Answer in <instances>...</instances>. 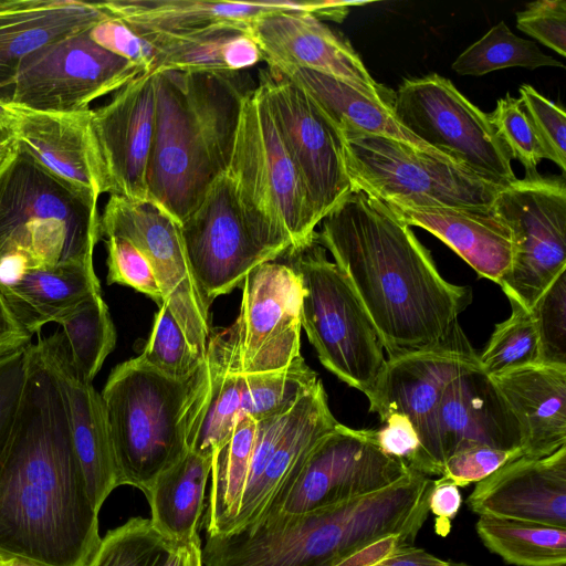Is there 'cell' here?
<instances>
[{
	"label": "cell",
	"mask_w": 566,
	"mask_h": 566,
	"mask_svg": "<svg viewBox=\"0 0 566 566\" xmlns=\"http://www.w3.org/2000/svg\"><path fill=\"white\" fill-rule=\"evenodd\" d=\"M107 249V284L130 286L153 298L159 306L164 296L150 264L144 254L126 238L103 235Z\"/></svg>",
	"instance_id": "45"
},
{
	"label": "cell",
	"mask_w": 566,
	"mask_h": 566,
	"mask_svg": "<svg viewBox=\"0 0 566 566\" xmlns=\"http://www.w3.org/2000/svg\"><path fill=\"white\" fill-rule=\"evenodd\" d=\"M172 547L149 518L135 516L101 538L86 566H165Z\"/></svg>",
	"instance_id": "40"
},
{
	"label": "cell",
	"mask_w": 566,
	"mask_h": 566,
	"mask_svg": "<svg viewBox=\"0 0 566 566\" xmlns=\"http://www.w3.org/2000/svg\"><path fill=\"white\" fill-rule=\"evenodd\" d=\"M317 380L302 356L280 369L242 375L241 416L248 415L259 422L284 415Z\"/></svg>",
	"instance_id": "38"
},
{
	"label": "cell",
	"mask_w": 566,
	"mask_h": 566,
	"mask_svg": "<svg viewBox=\"0 0 566 566\" xmlns=\"http://www.w3.org/2000/svg\"><path fill=\"white\" fill-rule=\"evenodd\" d=\"M206 360L209 389L190 430L188 448L212 459L230 438L241 416L242 375L228 370L218 332H211Z\"/></svg>",
	"instance_id": "35"
},
{
	"label": "cell",
	"mask_w": 566,
	"mask_h": 566,
	"mask_svg": "<svg viewBox=\"0 0 566 566\" xmlns=\"http://www.w3.org/2000/svg\"><path fill=\"white\" fill-rule=\"evenodd\" d=\"M302 296L301 280L286 263L266 262L245 276L238 318L218 331L229 371L275 370L301 356Z\"/></svg>",
	"instance_id": "13"
},
{
	"label": "cell",
	"mask_w": 566,
	"mask_h": 566,
	"mask_svg": "<svg viewBox=\"0 0 566 566\" xmlns=\"http://www.w3.org/2000/svg\"><path fill=\"white\" fill-rule=\"evenodd\" d=\"M0 291L33 336L48 323H60L90 297L101 294L94 265L67 262L31 268L20 254L0 258Z\"/></svg>",
	"instance_id": "26"
},
{
	"label": "cell",
	"mask_w": 566,
	"mask_h": 566,
	"mask_svg": "<svg viewBox=\"0 0 566 566\" xmlns=\"http://www.w3.org/2000/svg\"><path fill=\"white\" fill-rule=\"evenodd\" d=\"M410 470L380 449L375 429L338 422L310 452L276 513L302 514L360 497L390 486Z\"/></svg>",
	"instance_id": "17"
},
{
	"label": "cell",
	"mask_w": 566,
	"mask_h": 566,
	"mask_svg": "<svg viewBox=\"0 0 566 566\" xmlns=\"http://www.w3.org/2000/svg\"><path fill=\"white\" fill-rule=\"evenodd\" d=\"M207 360L190 377L174 379L139 357L118 364L101 392L118 482L148 492L189 450L188 438L206 400Z\"/></svg>",
	"instance_id": "5"
},
{
	"label": "cell",
	"mask_w": 566,
	"mask_h": 566,
	"mask_svg": "<svg viewBox=\"0 0 566 566\" xmlns=\"http://www.w3.org/2000/svg\"><path fill=\"white\" fill-rule=\"evenodd\" d=\"M2 566H39L19 558H4Z\"/></svg>",
	"instance_id": "59"
},
{
	"label": "cell",
	"mask_w": 566,
	"mask_h": 566,
	"mask_svg": "<svg viewBox=\"0 0 566 566\" xmlns=\"http://www.w3.org/2000/svg\"><path fill=\"white\" fill-rule=\"evenodd\" d=\"M97 202L18 147L0 176V258L20 254L31 268L93 264L101 239Z\"/></svg>",
	"instance_id": "6"
},
{
	"label": "cell",
	"mask_w": 566,
	"mask_h": 566,
	"mask_svg": "<svg viewBox=\"0 0 566 566\" xmlns=\"http://www.w3.org/2000/svg\"><path fill=\"white\" fill-rule=\"evenodd\" d=\"M450 560H444L427 551L409 546L405 547L375 566H449Z\"/></svg>",
	"instance_id": "55"
},
{
	"label": "cell",
	"mask_w": 566,
	"mask_h": 566,
	"mask_svg": "<svg viewBox=\"0 0 566 566\" xmlns=\"http://www.w3.org/2000/svg\"><path fill=\"white\" fill-rule=\"evenodd\" d=\"M510 316L495 325L479 360L490 377L539 364L538 336L530 310L510 301Z\"/></svg>",
	"instance_id": "41"
},
{
	"label": "cell",
	"mask_w": 566,
	"mask_h": 566,
	"mask_svg": "<svg viewBox=\"0 0 566 566\" xmlns=\"http://www.w3.org/2000/svg\"><path fill=\"white\" fill-rule=\"evenodd\" d=\"M3 557H0V566H2Z\"/></svg>",
	"instance_id": "62"
},
{
	"label": "cell",
	"mask_w": 566,
	"mask_h": 566,
	"mask_svg": "<svg viewBox=\"0 0 566 566\" xmlns=\"http://www.w3.org/2000/svg\"><path fill=\"white\" fill-rule=\"evenodd\" d=\"M227 175L244 207L286 234L292 250L315 239L319 222L258 85L242 102Z\"/></svg>",
	"instance_id": "9"
},
{
	"label": "cell",
	"mask_w": 566,
	"mask_h": 566,
	"mask_svg": "<svg viewBox=\"0 0 566 566\" xmlns=\"http://www.w3.org/2000/svg\"><path fill=\"white\" fill-rule=\"evenodd\" d=\"M338 422L322 381L289 411L282 439L254 488L245 494L226 535L237 534L275 514L296 481L310 452Z\"/></svg>",
	"instance_id": "24"
},
{
	"label": "cell",
	"mask_w": 566,
	"mask_h": 566,
	"mask_svg": "<svg viewBox=\"0 0 566 566\" xmlns=\"http://www.w3.org/2000/svg\"><path fill=\"white\" fill-rule=\"evenodd\" d=\"M513 66L535 70L541 66L564 67V64L544 54L533 41L515 35L501 21L467 48L451 69L460 75L480 76Z\"/></svg>",
	"instance_id": "39"
},
{
	"label": "cell",
	"mask_w": 566,
	"mask_h": 566,
	"mask_svg": "<svg viewBox=\"0 0 566 566\" xmlns=\"http://www.w3.org/2000/svg\"><path fill=\"white\" fill-rule=\"evenodd\" d=\"M212 459L188 450L164 471L145 496L154 527L172 544L199 535Z\"/></svg>",
	"instance_id": "33"
},
{
	"label": "cell",
	"mask_w": 566,
	"mask_h": 566,
	"mask_svg": "<svg viewBox=\"0 0 566 566\" xmlns=\"http://www.w3.org/2000/svg\"><path fill=\"white\" fill-rule=\"evenodd\" d=\"M155 73H144L91 109V130L105 193L146 200L155 133Z\"/></svg>",
	"instance_id": "19"
},
{
	"label": "cell",
	"mask_w": 566,
	"mask_h": 566,
	"mask_svg": "<svg viewBox=\"0 0 566 566\" xmlns=\"http://www.w3.org/2000/svg\"><path fill=\"white\" fill-rule=\"evenodd\" d=\"M321 224L316 240L348 280L388 359L437 347L452 335L472 302L471 287L447 281L386 203L353 189Z\"/></svg>",
	"instance_id": "2"
},
{
	"label": "cell",
	"mask_w": 566,
	"mask_h": 566,
	"mask_svg": "<svg viewBox=\"0 0 566 566\" xmlns=\"http://www.w3.org/2000/svg\"><path fill=\"white\" fill-rule=\"evenodd\" d=\"M303 286L301 323L319 361L368 398L387 363L380 338L348 280L315 239L282 256Z\"/></svg>",
	"instance_id": "7"
},
{
	"label": "cell",
	"mask_w": 566,
	"mask_h": 566,
	"mask_svg": "<svg viewBox=\"0 0 566 566\" xmlns=\"http://www.w3.org/2000/svg\"><path fill=\"white\" fill-rule=\"evenodd\" d=\"M15 109L18 147L70 188L98 201L105 186L91 130V108L75 113Z\"/></svg>",
	"instance_id": "25"
},
{
	"label": "cell",
	"mask_w": 566,
	"mask_h": 566,
	"mask_svg": "<svg viewBox=\"0 0 566 566\" xmlns=\"http://www.w3.org/2000/svg\"><path fill=\"white\" fill-rule=\"evenodd\" d=\"M438 426L441 470L452 454L470 447L521 449L518 424L492 378L482 369L479 355L442 388Z\"/></svg>",
	"instance_id": "22"
},
{
	"label": "cell",
	"mask_w": 566,
	"mask_h": 566,
	"mask_svg": "<svg viewBox=\"0 0 566 566\" xmlns=\"http://www.w3.org/2000/svg\"><path fill=\"white\" fill-rule=\"evenodd\" d=\"M84 30L29 55L6 99L35 112L75 113L144 74L138 65L95 43Z\"/></svg>",
	"instance_id": "14"
},
{
	"label": "cell",
	"mask_w": 566,
	"mask_h": 566,
	"mask_svg": "<svg viewBox=\"0 0 566 566\" xmlns=\"http://www.w3.org/2000/svg\"><path fill=\"white\" fill-rule=\"evenodd\" d=\"M518 92L521 104L542 142L547 159L554 161L565 172L566 114L564 109L528 84H523Z\"/></svg>",
	"instance_id": "46"
},
{
	"label": "cell",
	"mask_w": 566,
	"mask_h": 566,
	"mask_svg": "<svg viewBox=\"0 0 566 566\" xmlns=\"http://www.w3.org/2000/svg\"><path fill=\"white\" fill-rule=\"evenodd\" d=\"M382 426L375 429L380 449L389 457L405 461L409 467L420 451V439L405 415L391 412L381 420Z\"/></svg>",
	"instance_id": "51"
},
{
	"label": "cell",
	"mask_w": 566,
	"mask_h": 566,
	"mask_svg": "<svg viewBox=\"0 0 566 566\" xmlns=\"http://www.w3.org/2000/svg\"><path fill=\"white\" fill-rule=\"evenodd\" d=\"M258 86L321 223L352 191L343 134L315 101L280 70L269 65L260 70Z\"/></svg>",
	"instance_id": "16"
},
{
	"label": "cell",
	"mask_w": 566,
	"mask_h": 566,
	"mask_svg": "<svg viewBox=\"0 0 566 566\" xmlns=\"http://www.w3.org/2000/svg\"><path fill=\"white\" fill-rule=\"evenodd\" d=\"M250 30L266 65L316 71L394 99L395 94L371 77L350 44L311 12H269L256 17Z\"/></svg>",
	"instance_id": "20"
},
{
	"label": "cell",
	"mask_w": 566,
	"mask_h": 566,
	"mask_svg": "<svg viewBox=\"0 0 566 566\" xmlns=\"http://www.w3.org/2000/svg\"><path fill=\"white\" fill-rule=\"evenodd\" d=\"M419 530L388 534L353 552L335 566H375L396 552L413 546Z\"/></svg>",
	"instance_id": "52"
},
{
	"label": "cell",
	"mask_w": 566,
	"mask_h": 566,
	"mask_svg": "<svg viewBox=\"0 0 566 566\" xmlns=\"http://www.w3.org/2000/svg\"><path fill=\"white\" fill-rule=\"evenodd\" d=\"M111 17L102 2L0 1V91L11 87L29 55Z\"/></svg>",
	"instance_id": "29"
},
{
	"label": "cell",
	"mask_w": 566,
	"mask_h": 566,
	"mask_svg": "<svg viewBox=\"0 0 566 566\" xmlns=\"http://www.w3.org/2000/svg\"><path fill=\"white\" fill-rule=\"evenodd\" d=\"M31 339L0 291V356L30 345Z\"/></svg>",
	"instance_id": "54"
},
{
	"label": "cell",
	"mask_w": 566,
	"mask_h": 566,
	"mask_svg": "<svg viewBox=\"0 0 566 566\" xmlns=\"http://www.w3.org/2000/svg\"><path fill=\"white\" fill-rule=\"evenodd\" d=\"M522 450H502L488 446H474L452 454L443 464L441 478L458 488L478 483L505 463L522 457Z\"/></svg>",
	"instance_id": "49"
},
{
	"label": "cell",
	"mask_w": 566,
	"mask_h": 566,
	"mask_svg": "<svg viewBox=\"0 0 566 566\" xmlns=\"http://www.w3.org/2000/svg\"><path fill=\"white\" fill-rule=\"evenodd\" d=\"M17 148L13 129L0 127V161L13 155Z\"/></svg>",
	"instance_id": "57"
},
{
	"label": "cell",
	"mask_w": 566,
	"mask_h": 566,
	"mask_svg": "<svg viewBox=\"0 0 566 566\" xmlns=\"http://www.w3.org/2000/svg\"><path fill=\"white\" fill-rule=\"evenodd\" d=\"M63 399L31 344L22 403L0 451V557L86 566L99 541Z\"/></svg>",
	"instance_id": "1"
},
{
	"label": "cell",
	"mask_w": 566,
	"mask_h": 566,
	"mask_svg": "<svg viewBox=\"0 0 566 566\" xmlns=\"http://www.w3.org/2000/svg\"><path fill=\"white\" fill-rule=\"evenodd\" d=\"M462 504L459 488L448 479L432 480L429 495V512L436 516V531L446 536L451 530V521L458 514Z\"/></svg>",
	"instance_id": "53"
},
{
	"label": "cell",
	"mask_w": 566,
	"mask_h": 566,
	"mask_svg": "<svg viewBox=\"0 0 566 566\" xmlns=\"http://www.w3.org/2000/svg\"><path fill=\"white\" fill-rule=\"evenodd\" d=\"M17 109L0 97V127L13 129L17 122Z\"/></svg>",
	"instance_id": "58"
},
{
	"label": "cell",
	"mask_w": 566,
	"mask_h": 566,
	"mask_svg": "<svg viewBox=\"0 0 566 566\" xmlns=\"http://www.w3.org/2000/svg\"><path fill=\"white\" fill-rule=\"evenodd\" d=\"M59 324L73 366L92 382L116 344L115 326L102 294L86 300Z\"/></svg>",
	"instance_id": "37"
},
{
	"label": "cell",
	"mask_w": 566,
	"mask_h": 566,
	"mask_svg": "<svg viewBox=\"0 0 566 566\" xmlns=\"http://www.w3.org/2000/svg\"><path fill=\"white\" fill-rule=\"evenodd\" d=\"M510 226L515 255L500 286L509 301L531 310L566 270V186L564 178L538 174L516 179L493 202Z\"/></svg>",
	"instance_id": "12"
},
{
	"label": "cell",
	"mask_w": 566,
	"mask_h": 566,
	"mask_svg": "<svg viewBox=\"0 0 566 566\" xmlns=\"http://www.w3.org/2000/svg\"><path fill=\"white\" fill-rule=\"evenodd\" d=\"M88 34L103 49L138 65L145 73H154V46L124 20L105 19L92 27Z\"/></svg>",
	"instance_id": "48"
},
{
	"label": "cell",
	"mask_w": 566,
	"mask_h": 566,
	"mask_svg": "<svg viewBox=\"0 0 566 566\" xmlns=\"http://www.w3.org/2000/svg\"><path fill=\"white\" fill-rule=\"evenodd\" d=\"M31 344L0 356V451L11 436L22 403Z\"/></svg>",
	"instance_id": "47"
},
{
	"label": "cell",
	"mask_w": 566,
	"mask_h": 566,
	"mask_svg": "<svg viewBox=\"0 0 566 566\" xmlns=\"http://www.w3.org/2000/svg\"><path fill=\"white\" fill-rule=\"evenodd\" d=\"M555 566H566V564H562V565H555Z\"/></svg>",
	"instance_id": "63"
},
{
	"label": "cell",
	"mask_w": 566,
	"mask_h": 566,
	"mask_svg": "<svg viewBox=\"0 0 566 566\" xmlns=\"http://www.w3.org/2000/svg\"><path fill=\"white\" fill-rule=\"evenodd\" d=\"M254 87L243 71L155 73L147 196L179 223L227 172L242 102Z\"/></svg>",
	"instance_id": "3"
},
{
	"label": "cell",
	"mask_w": 566,
	"mask_h": 566,
	"mask_svg": "<svg viewBox=\"0 0 566 566\" xmlns=\"http://www.w3.org/2000/svg\"><path fill=\"white\" fill-rule=\"evenodd\" d=\"M102 4L134 29L170 35L250 25L259 15L282 10L307 11L334 21L339 10L338 1L109 0Z\"/></svg>",
	"instance_id": "27"
},
{
	"label": "cell",
	"mask_w": 566,
	"mask_h": 566,
	"mask_svg": "<svg viewBox=\"0 0 566 566\" xmlns=\"http://www.w3.org/2000/svg\"><path fill=\"white\" fill-rule=\"evenodd\" d=\"M392 112L419 140L480 177L503 187L517 179L489 116L450 80L436 73L405 80Z\"/></svg>",
	"instance_id": "11"
},
{
	"label": "cell",
	"mask_w": 566,
	"mask_h": 566,
	"mask_svg": "<svg viewBox=\"0 0 566 566\" xmlns=\"http://www.w3.org/2000/svg\"><path fill=\"white\" fill-rule=\"evenodd\" d=\"M449 566H471L469 564H465V563H455V562H450V565Z\"/></svg>",
	"instance_id": "61"
},
{
	"label": "cell",
	"mask_w": 566,
	"mask_h": 566,
	"mask_svg": "<svg viewBox=\"0 0 566 566\" xmlns=\"http://www.w3.org/2000/svg\"><path fill=\"white\" fill-rule=\"evenodd\" d=\"M516 25L562 56L566 55V1L538 0L516 13Z\"/></svg>",
	"instance_id": "50"
},
{
	"label": "cell",
	"mask_w": 566,
	"mask_h": 566,
	"mask_svg": "<svg viewBox=\"0 0 566 566\" xmlns=\"http://www.w3.org/2000/svg\"><path fill=\"white\" fill-rule=\"evenodd\" d=\"M488 116L511 158L524 166L526 176L536 175L537 165L547 155L520 98L507 93Z\"/></svg>",
	"instance_id": "43"
},
{
	"label": "cell",
	"mask_w": 566,
	"mask_h": 566,
	"mask_svg": "<svg viewBox=\"0 0 566 566\" xmlns=\"http://www.w3.org/2000/svg\"><path fill=\"white\" fill-rule=\"evenodd\" d=\"M300 85L340 132L355 130L390 137L432 155L444 157L407 130L395 117L392 101L339 78L295 66L269 65ZM450 159V158H449Z\"/></svg>",
	"instance_id": "31"
},
{
	"label": "cell",
	"mask_w": 566,
	"mask_h": 566,
	"mask_svg": "<svg viewBox=\"0 0 566 566\" xmlns=\"http://www.w3.org/2000/svg\"><path fill=\"white\" fill-rule=\"evenodd\" d=\"M475 530L484 546L507 564H566L565 527L480 515Z\"/></svg>",
	"instance_id": "36"
},
{
	"label": "cell",
	"mask_w": 566,
	"mask_h": 566,
	"mask_svg": "<svg viewBox=\"0 0 566 566\" xmlns=\"http://www.w3.org/2000/svg\"><path fill=\"white\" fill-rule=\"evenodd\" d=\"M352 190L401 207H490L503 186L407 143L342 132Z\"/></svg>",
	"instance_id": "8"
},
{
	"label": "cell",
	"mask_w": 566,
	"mask_h": 566,
	"mask_svg": "<svg viewBox=\"0 0 566 566\" xmlns=\"http://www.w3.org/2000/svg\"><path fill=\"white\" fill-rule=\"evenodd\" d=\"M191 274L205 306L241 285L256 266L284 256L290 238L242 203L231 178L222 175L180 223Z\"/></svg>",
	"instance_id": "10"
},
{
	"label": "cell",
	"mask_w": 566,
	"mask_h": 566,
	"mask_svg": "<svg viewBox=\"0 0 566 566\" xmlns=\"http://www.w3.org/2000/svg\"><path fill=\"white\" fill-rule=\"evenodd\" d=\"M18 149V148H17ZM15 153L11 155L10 157L6 158L4 160L0 161V176L3 174V171L7 169L9 164L11 163L12 158L14 157Z\"/></svg>",
	"instance_id": "60"
},
{
	"label": "cell",
	"mask_w": 566,
	"mask_h": 566,
	"mask_svg": "<svg viewBox=\"0 0 566 566\" xmlns=\"http://www.w3.org/2000/svg\"><path fill=\"white\" fill-rule=\"evenodd\" d=\"M165 566H203L200 536L174 544Z\"/></svg>",
	"instance_id": "56"
},
{
	"label": "cell",
	"mask_w": 566,
	"mask_h": 566,
	"mask_svg": "<svg viewBox=\"0 0 566 566\" xmlns=\"http://www.w3.org/2000/svg\"><path fill=\"white\" fill-rule=\"evenodd\" d=\"M479 354L460 325L437 347L387 359L386 367L367 398L369 410L380 421L400 412L413 424L420 451L410 468L440 475L438 405L446 382Z\"/></svg>",
	"instance_id": "18"
},
{
	"label": "cell",
	"mask_w": 566,
	"mask_h": 566,
	"mask_svg": "<svg viewBox=\"0 0 566 566\" xmlns=\"http://www.w3.org/2000/svg\"><path fill=\"white\" fill-rule=\"evenodd\" d=\"M138 357L153 369L174 379L190 377L206 360L192 349L165 303L159 306L148 342Z\"/></svg>",
	"instance_id": "42"
},
{
	"label": "cell",
	"mask_w": 566,
	"mask_h": 566,
	"mask_svg": "<svg viewBox=\"0 0 566 566\" xmlns=\"http://www.w3.org/2000/svg\"><path fill=\"white\" fill-rule=\"evenodd\" d=\"M467 504L479 516L566 528V446L547 457L505 463L475 484Z\"/></svg>",
	"instance_id": "23"
},
{
	"label": "cell",
	"mask_w": 566,
	"mask_h": 566,
	"mask_svg": "<svg viewBox=\"0 0 566 566\" xmlns=\"http://www.w3.org/2000/svg\"><path fill=\"white\" fill-rule=\"evenodd\" d=\"M491 378L518 424L522 457L566 446V366L535 364Z\"/></svg>",
	"instance_id": "30"
},
{
	"label": "cell",
	"mask_w": 566,
	"mask_h": 566,
	"mask_svg": "<svg viewBox=\"0 0 566 566\" xmlns=\"http://www.w3.org/2000/svg\"><path fill=\"white\" fill-rule=\"evenodd\" d=\"M386 205L407 226L422 228L444 242L481 277L500 284L509 272L515 241L510 226L493 205L468 208Z\"/></svg>",
	"instance_id": "28"
},
{
	"label": "cell",
	"mask_w": 566,
	"mask_h": 566,
	"mask_svg": "<svg viewBox=\"0 0 566 566\" xmlns=\"http://www.w3.org/2000/svg\"><path fill=\"white\" fill-rule=\"evenodd\" d=\"M36 335V345L63 399L88 497L99 512L105 500L119 486L102 396L76 371L63 333L44 336L39 332Z\"/></svg>",
	"instance_id": "21"
},
{
	"label": "cell",
	"mask_w": 566,
	"mask_h": 566,
	"mask_svg": "<svg viewBox=\"0 0 566 566\" xmlns=\"http://www.w3.org/2000/svg\"><path fill=\"white\" fill-rule=\"evenodd\" d=\"M539 364L566 366V270L562 271L531 307Z\"/></svg>",
	"instance_id": "44"
},
{
	"label": "cell",
	"mask_w": 566,
	"mask_h": 566,
	"mask_svg": "<svg viewBox=\"0 0 566 566\" xmlns=\"http://www.w3.org/2000/svg\"><path fill=\"white\" fill-rule=\"evenodd\" d=\"M432 480L415 469L380 491L302 514L275 513L237 534L207 536L203 566H335L388 534L421 530Z\"/></svg>",
	"instance_id": "4"
},
{
	"label": "cell",
	"mask_w": 566,
	"mask_h": 566,
	"mask_svg": "<svg viewBox=\"0 0 566 566\" xmlns=\"http://www.w3.org/2000/svg\"><path fill=\"white\" fill-rule=\"evenodd\" d=\"M101 238L128 239L147 259L176 321L192 349L206 359L211 335L205 306L187 260L180 223L154 201L109 196L99 220Z\"/></svg>",
	"instance_id": "15"
},
{
	"label": "cell",
	"mask_w": 566,
	"mask_h": 566,
	"mask_svg": "<svg viewBox=\"0 0 566 566\" xmlns=\"http://www.w3.org/2000/svg\"><path fill=\"white\" fill-rule=\"evenodd\" d=\"M134 30L154 46V73L240 72L262 60L250 25H221L182 35Z\"/></svg>",
	"instance_id": "32"
},
{
	"label": "cell",
	"mask_w": 566,
	"mask_h": 566,
	"mask_svg": "<svg viewBox=\"0 0 566 566\" xmlns=\"http://www.w3.org/2000/svg\"><path fill=\"white\" fill-rule=\"evenodd\" d=\"M258 422L239 417L227 442L216 451L211 464V486L205 515L206 535H226L242 500Z\"/></svg>",
	"instance_id": "34"
}]
</instances>
